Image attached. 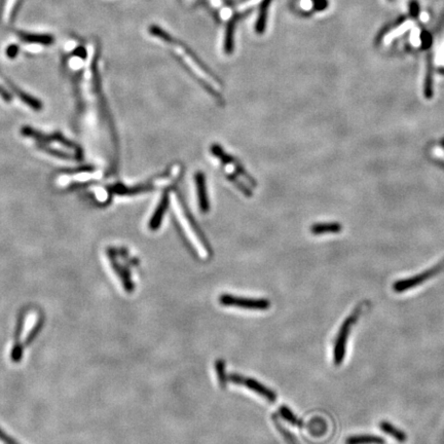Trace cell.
Listing matches in <instances>:
<instances>
[{
    "label": "cell",
    "instance_id": "cell-7",
    "mask_svg": "<svg viewBox=\"0 0 444 444\" xmlns=\"http://www.w3.org/2000/svg\"><path fill=\"white\" fill-rule=\"evenodd\" d=\"M19 36L22 40L26 42L43 44V46H50V44H52L55 41L54 36H51L50 34H32L26 32H19Z\"/></svg>",
    "mask_w": 444,
    "mask_h": 444
},
{
    "label": "cell",
    "instance_id": "cell-12",
    "mask_svg": "<svg viewBox=\"0 0 444 444\" xmlns=\"http://www.w3.org/2000/svg\"><path fill=\"white\" fill-rule=\"evenodd\" d=\"M279 413L280 415L283 417L284 420H285L286 422L290 423L291 425L293 426H297V427H304V423L301 422V420H299L298 417L292 412V410H290V408H288L287 406H281L279 408Z\"/></svg>",
    "mask_w": 444,
    "mask_h": 444
},
{
    "label": "cell",
    "instance_id": "cell-6",
    "mask_svg": "<svg viewBox=\"0 0 444 444\" xmlns=\"http://www.w3.org/2000/svg\"><path fill=\"white\" fill-rule=\"evenodd\" d=\"M169 203H170V199H169L168 191H166V192H164L163 197H162L161 201H159L152 219H150V221H149V228L152 230H155L161 226L165 213L167 212V210L169 208Z\"/></svg>",
    "mask_w": 444,
    "mask_h": 444
},
{
    "label": "cell",
    "instance_id": "cell-9",
    "mask_svg": "<svg viewBox=\"0 0 444 444\" xmlns=\"http://www.w3.org/2000/svg\"><path fill=\"white\" fill-rule=\"evenodd\" d=\"M379 427H380L381 431L385 432L386 434H389L391 437H393L394 439H396L399 442H405L407 440L406 434L399 429H397L395 426L390 424L389 422H386V421L381 422L379 424Z\"/></svg>",
    "mask_w": 444,
    "mask_h": 444
},
{
    "label": "cell",
    "instance_id": "cell-4",
    "mask_svg": "<svg viewBox=\"0 0 444 444\" xmlns=\"http://www.w3.org/2000/svg\"><path fill=\"white\" fill-rule=\"evenodd\" d=\"M443 269H444V262H441L437 266H435V268L427 271L424 273L417 274V276H414L412 278L406 279V280L398 281L397 283H395L393 285V289H394L395 292H404V291H406L408 289H411V288H413V287H415L417 285H421L422 283H424L425 281H427L428 279L434 277L435 274L439 273Z\"/></svg>",
    "mask_w": 444,
    "mask_h": 444
},
{
    "label": "cell",
    "instance_id": "cell-2",
    "mask_svg": "<svg viewBox=\"0 0 444 444\" xmlns=\"http://www.w3.org/2000/svg\"><path fill=\"white\" fill-rule=\"evenodd\" d=\"M221 306L234 307L244 309L266 310L271 307V301L265 298H247L232 294H221L218 298Z\"/></svg>",
    "mask_w": 444,
    "mask_h": 444
},
{
    "label": "cell",
    "instance_id": "cell-1",
    "mask_svg": "<svg viewBox=\"0 0 444 444\" xmlns=\"http://www.w3.org/2000/svg\"><path fill=\"white\" fill-rule=\"evenodd\" d=\"M364 307H365V305L360 304L356 308H355V310H353V313L344 320L342 325L340 328V331L337 333L333 349V361L336 366H340L343 362L345 351H347V342L349 340L351 328L352 326L356 324L357 320L363 312Z\"/></svg>",
    "mask_w": 444,
    "mask_h": 444
},
{
    "label": "cell",
    "instance_id": "cell-3",
    "mask_svg": "<svg viewBox=\"0 0 444 444\" xmlns=\"http://www.w3.org/2000/svg\"><path fill=\"white\" fill-rule=\"evenodd\" d=\"M228 380L230 383H233L235 385L239 386H244L245 388L249 389L252 392L256 393L257 395H259L260 397L264 398L265 400H268L269 402H276L277 400V394L273 392V390L266 388L264 385L259 383L258 380H256L251 377H246L241 375L238 374H232L228 376Z\"/></svg>",
    "mask_w": 444,
    "mask_h": 444
},
{
    "label": "cell",
    "instance_id": "cell-13",
    "mask_svg": "<svg viewBox=\"0 0 444 444\" xmlns=\"http://www.w3.org/2000/svg\"><path fill=\"white\" fill-rule=\"evenodd\" d=\"M340 225L336 223H318L310 227V232L314 235H322L328 233H336L340 230Z\"/></svg>",
    "mask_w": 444,
    "mask_h": 444
},
{
    "label": "cell",
    "instance_id": "cell-5",
    "mask_svg": "<svg viewBox=\"0 0 444 444\" xmlns=\"http://www.w3.org/2000/svg\"><path fill=\"white\" fill-rule=\"evenodd\" d=\"M195 184H197V189H198L200 209L203 213H207L210 210V203H209L208 193H207L206 178L203 172H198L197 174H195Z\"/></svg>",
    "mask_w": 444,
    "mask_h": 444
},
{
    "label": "cell",
    "instance_id": "cell-11",
    "mask_svg": "<svg viewBox=\"0 0 444 444\" xmlns=\"http://www.w3.org/2000/svg\"><path fill=\"white\" fill-rule=\"evenodd\" d=\"M215 369H216V375H217L219 386L221 389L225 390L226 386H227V381H228V377L226 376V370H225V361L222 359L216 360Z\"/></svg>",
    "mask_w": 444,
    "mask_h": 444
},
{
    "label": "cell",
    "instance_id": "cell-8",
    "mask_svg": "<svg viewBox=\"0 0 444 444\" xmlns=\"http://www.w3.org/2000/svg\"><path fill=\"white\" fill-rule=\"evenodd\" d=\"M345 444H385V439L376 435H355L345 440Z\"/></svg>",
    "mask_w": 444,
    "mask_h": 444
},
{
    "label": "cell",
    "instance_id": "cell-14",
    "mask_svg": "<svg viewBox=\"0 0 444 444\" xmlns=\"http://www.w3.org/2000/svg\"><path fill=\"white\" fill-rule=\"evenodd\" d=\"M17 51H19V48H17V46H11L10 48L7 49L6 54L10 58H15L16 55L17 54Z\"/></svg>",
    "mask_w": 444,
    "mask_h": 444
},
{
    "label": "cell",
    "instance_id": "cell-10",
    "mask_svg": "<svg viewBox=\"0 0 444 444\" xmlns=\"http://www.w3.org/2000/svg\"><path fill=\"white\" fill-rule=\"evenodd\" d=\"M272 420H273V423L274 425V427H276L277 431L282 435L283 439L286 441L287 444H299L297 439L294 437V435H293L287 429H285V427H284V426L281 424L280 420L278 419L277 414H273L272 415Z\"/></svg>",
    "mask_w": 444,
    "mask_h": 444
}]
</instances>
